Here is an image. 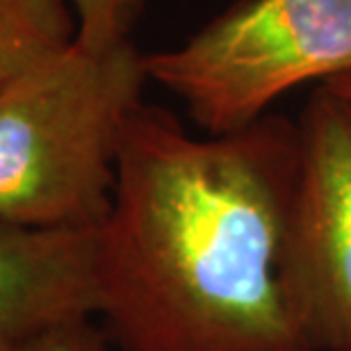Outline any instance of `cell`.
I'll return each instance as SVG.
<instances>
[{
    "label": "cell",
    "mask_w": 351,
    "mask_h": 351,
    "mask_svg": "<svg viewBox=\"0 0 351 351\" xmlns=\"http://www.w3.org/2000/svg\"><path fill=\"white\" fill-rule=\"evenodd\" d=\"M299 125L196 137L156 105L125 128L101 226V317L123 351H311L285 278Z\"/></svg>",
    "instance_id": "6da1fadb"
},
{
    "label": "cell",
    "mask_w": 351,
    "mask_h": 351,
    "mask_svg": "<svg viewBox=\"0 0 351 351\" xmlns=\"http://www.w3.org/2000/svg\"><path fill=\"white\" fill-rule=\"evenodd\" d=\"M144 53L132 41H73L0 96V221L101 228L125 128L144 105Z\"/></svg>",
    "instance_id": "7a4b0ae2"
},
{
    "label": "cell",
    "mask_w": 351,
    "mask_h": 351,
    "mask_svg": "<svg viewBox=\"0 0 351 351\" xmlns=\"http://www.w3.org/2000/svg\"><path fill=\"white\" fill-rule=\"evenodd\" d=\"M144 69L206 135H226L292 89L351 75V0H235Z\"/></svg>",
    "instance_id": "3957f363"
},
{
    "label": "cell",
    "mask_w": 351,
    "mask_h": 351,
    "mask_svg": "<svg viewBox=\"0 0 351 351\" xmlns=\"http://www.w3.org/2000/svg\"><path fill=\"white\" fill-rule=\"evenodd\" d=\"M297 125L287 290L311 351H351V98L317 85Z\"/></svg>",
    "instance_id": "277c9868"
},
{
    "label": "cell",
    "mask_w": 351,
    "mask_h": 351,
    "mask_svg": "<svg viewBox=\"0 0 351 351\" xmlns=\"http://www.w3.org/2000/svg\"><path fill=\"white\" fill-rule=\"evenodd\" d=\"M101 228L0 221V333L23 340L101 313Z\"/></svg>",
    "instance_id": "5b68a950"
},
{
    "label": "cell",
    "mask_w": 351,
    "mask_h": 351,
    "mask_svg": "<svg viewBox=\"0 0 351 351\" xmlns=\"http://www.w3.org/2000/svg\"><path fill=\"white\" fill-rule=\"evenodd\" d=\"M73 41L66 0H0V96Z\"/></svg>",
    "instance_id": "8992f818"
},
{
    "label": "cell",
    "mask_w": 351,
    "mask_h": 351,
    "mask_svg": "<svg viewBox=\"0 0 351 351\" xmlns=\"http://www.w3.org/2000/svg\"><path fill=\"white\" fill-rule=\"evenodd\" d=\"M75 19V41L87 48H112L130 37L146 0H66Z\"/></svg>",
    "instance_id": "52a82bcc"
},
{
    "label": "cell",
    "mask_w": 351,
    "mask_h": 351,
    "mask_svg": "<svg viewBox=\"0 0 351 351\" xmlns=\"http://www.w3.org/2000/svg\"><path fill=\"white\" fill-rule=\"evenodd\" d=\"M16 351H105V335L91 319H73L27 335Z\"/></svg>",
    "instance_id": "ba28073f"
},
{
    "label": "cell",
    "mask_w": 351,
    "mask_h": 351,
    "mask_svg": "<svg viewBox=\"0 0 351 351\" xmlns=\"http://www.w3.org/2000/svg\"><path fill=\"white\" fill-rule=\"evenodd\" d=\"M326 87H331L335 91H340L342 96L351 98V75H342V78H335L331 82H326Z\"/></svg>",
    "instance_id": "9c48e42d"
},
{
    "label": "cell",
    "mask_w": 351,
    "mask_h": 351,
    "mask_svg": "<svg viewBox=\"0 0 351 351\" xmlns=\"http://www.w3.org/2000/svg\"><path fill=\"white\" fill-rule=\"evenodd\" d=\"M19 342H21L19 338H12V335L0 333V351H16Z\"/></svg>",
    "instance_id": "30bf717a"
}]
</instances>
